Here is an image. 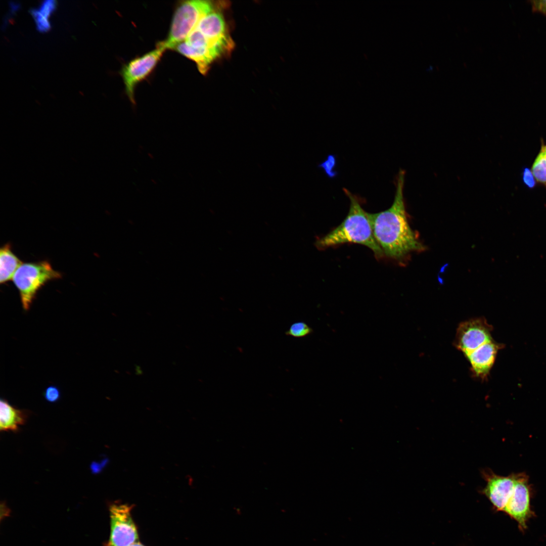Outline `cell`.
I'll use <instances>...</instances> for the list:
<instances>
[{
	"label": "cell",
	"mask_w": 546,
	"mask_h": 546,
	"mask_svg": "<svg viewBox=\"0 0 546 546\" xmlns=\"http://www.w3.org/2000/svg\"><path fill=\"white\" fill-rule=\"evenodd\" d=\"M405 171L400 169L395 178V194L387 209L369 213L373 234L384 255L401 261L412 252H421L426 247L410 225L403 189Z\"/></svg>",
	"instance_id": "obj_1"
},
{
	"label": "cell",
	"mask_w": 546,
	"mask_h": 546,
	"mask_svg": "<svg viewBox=\"0 0 546 546\" xmlns=\"http://www.w3.org/2000/svg\"><path fill=\"white\" fill-rule=\"evenodd\" d=\"M343 191L350 200L348 213L339 225L317 240L316 247L325 249L345 243L358 244L369 248L377 258L383 257L373 234L369 213L362 207L361 198L345 188Z\"/></svg>",
	"instance_id": "obj_2"
},
{
	"label": "cell",
	"mask_w": 546,
	"mask_h": 546,
	"mask_svg": "<svg viewBox=\"0 0 546 546\" xmlns=\"http://www.w3.org/2000/svg\"><path fill=\"white\" fill-rule=\"evenodd\" d=\"M214 8L208 1H187L180 4L174 12L167 37L162 41L165 48L174 50L184 41L200 20Z\"/></svg>",
	"instance_id": "obj_3"
},
{
	"label": "cell",
	"mask_w": 546,
	"mask_h": 546,
	"mask_svg": "<svg viewBox=\"0 0 546 546\" xmlns=\"http://www.w3.org/2000/svg\"><path fill=\"white\" fill-rule=\"evenodd\" d=\"M61 278V274L47 261L22 263L12 280L19 291L23 309H29L37 292L46 283Z\"/></svg>",
	"instance_id": "obj_4"
},
{
	"label": "cell",
	"mask_w": 546,
	"mask_h": 546,
	"mask_svg": "<svg viewBox=\"0 0 546 546\" xmlns=\"http://www.w3.org/2000/svg\"><path fill=\"white\" fill-rule=\"evenodd\" d=\"M166 49L162 41L152 51L129 61L122 67L120 74L129 101L135 104L134 90L136 85L153 71Z\"/></svg>",
	"instance_id": "obj_5"
},
{
	"label": "cell",
	"mask_w": 546,
	"mask_h": 546,
	"mask_svg": "<svg viewBox=\"0 0 546 546\" xmlns=\"http://www.w3.org/2000/svg\"><path fill=\"white\" fill-rule=\"evenodd\" d=\"M531 491L528 476L524 473H517L513 491L503 511L517 523L522 532L527 529L529 519L534 516L530 504Z\"/></svg>",
	"instance_id": "obj_6"
},
{
	"label": "cell",
	"mask_w": 546,
	"mask_h": 546,
	"mask_svg": "<svg viewBox=\"0 0 546 546\" xmlns=\"http://www.w3.org/2000/svg\"><path fill=\"white\" fill-rule=\"evenodd\" d=\"M132 508L125 504L110 506L111 531L106 546H130L139 541L137 529L131 516Z\"/></svg>",
	"instance_id": "obj_7"
},
{
	"label": "cell",
	"mask_w": 546,
	"mask_h": 546,
	"mask_svg": "<svg viewBox=\"0 0 546 546\" xmlns=\"http://www.w3.org/2000/svg\"><path fill=\"white\" fill-rule=\"evenodd\" d=\"M492 341L490 327L481 317L461 322L457 329L453 345L464 356Z\"/></svg>",
	"instance_id": "obj_8"
},
{
	"label": "cell",
	"mask_w": 546,
	"mask_h": 546,
	"mask_svg": "<svg viewBox=\"0 0 546 546\" xmlns=\"http://www.w3.org/2000/svg\"><path fill=\"white\" fill-rule=\"evenodd\" d=\"M482 474L486 481L482 493L489 499L495 510L503 512L513 491L517 473L500 476L487 470H483Z\"/></svg>",
	"instance_id": "obj_9"
},
{
	"label": "cell",
	"mask_w": 546,
	"mask_h": 546,
	"mask_svg": "<svg viewBox=\"0 0 546 546\" xmlns=\"http://www.w3.org/2000/svg\"><path fill=\"white\" fill-rule=\"evenodd\" d=\"M498 349V345L491 341L465 356L470 364V371L474 378L480 380L486 379Z\"/></svg>",
	"instance_id": "obj_10"
},
{
	"label": "cell",
	"mask_w": 546,
	"mask_h": 546,
	"mask_svg": "<svg viewBox=\"0 0 546 546\" xmlns=\"http://www.w3.org/2000/svg\"><path fill=\"white\" fill-rule=\"evenodd\" d=\"M195 28L205 37L212 40H232L227 32L226 24L221 14L214 10L204 16Z\"/></svg>",
	"instance_id": "obj_11"
},
{
	"label": "cell",
	"mask_w": 546,
	"mask_h": 546,
	"mask_svg": "<svg viewBox=\"0 0 546 546\" xmlns=\"http://www.w3.org/2000/svg\"><path fill=\"white\" fill-rule=\"evenodd\" d=\"M27 417V413L25 411L14 407L5 399H1V431H17L19 426L25 423Z\"/></svg>",
	"instance_id": "obj_12"
},
{
	"label": "cell",
	"mask_w": 546,
	"mask_h": 546,
	"mask_svg": "<svg viewBox=\"0 0 546 546\" xmlns=\"http://www.w3.org/2000/svg\"><path fill=\"white\" fill-rule=\"evenodd\" d=\"M22 261L13 252L11 245L7 244L0 249V283L4 284L12 279Z\"/></svg>",
	"instance_id": "obj_13"
},
{
	"label": "cell",
	"mask_w": 546,
	"mask_h": 546,
	"mask_svg": "<svg viewBox=\"0 0 546 546\" xmlns=\"http://www.w3.org/2000/svg\"><path fill=\"white\" fill-rule=\"evenodd\" d=\"M546 145L541 141L540 150L532 165L531 171L535 180L546 187Z\"/></svg>",
	"instance_id": "obj_14"
},
{
	"label": "cell",
	"mask_w": 546,
	"mask_h": 546,
	"mask_svg": "<svg viewBox=\"0 0 546 546\" xmlns=\"http://www.w3.org/2000/svg\"><path fill=\"white\" fill-rule=\"evenodd\" d=\"M313 332V329L304 322H297L292 324L285 334L297 338H304Z\"/></svg>",
	"instance_id": "obj_15"
},
{
	"label": "cell",
	"mask_w": 546,
	"mask_h": 546,
	"mask_svg": "<svg viewBox=\"0 0 546 546\" xmlns=\"http://www.w3.org/2000/svg\"><path fill=\"white\" fill-rule=\"evenodd\" d=\"M29 13L35 22L37 30L44 32L50 30L51 26L48 18L44 17L38 9H31L29 10Z\"/></svg>",
	"instance_id": "obj_16"
},
{
	"label": "cell",
	"mask_w": 546,
	"mask_h": 546,
	"mask_svg": "<svg viewBox=\"0 0 546 546\" xmlns=\"http://www.w3.org/2000/svg\"><path fill=\"white\" fill-rule=\"evenodd\" d=\"M43 396L46 400L54 403L58 401L61 397L59 389L55 386H50L44 391Z\"/></svg>",
	"instance_id": "obj_17"
},
{
	"label": "cell",
	"mask_w": 546,
	"mask_h": 546,
	"mask_svg": "<svg viewBox=\"0 0 546 546\" xmlns=\"http://www.w3.org/2000/svg\"><path fill=\"white\" fill-rule=\"evenodd\" d=\"M56 6V2L55 1H43L38 10L44 17L48 18L50 15L55 9Z\"/></svg>",
	"instance_id": "obj_18"
},
{
	"label": "cell",
	"mask_w": 546,
	"mask_h": 546,
	"mask_svg": "<svg viewBox=\"0 0 546 546\" xmlns=\"http://www.w3.org/2000/svg\"><path fill=\"white\" fill-rule=\"evenodd\" d=\"M522 180L524 185L529 189H533L536 186V180L531 170L527 167L523 169Z\"/></svg>",
	"instance_id": "obj_19"
},
{
	"label": "cell",
	"mask_w": 546,
	"mask_h": 546,
	"mask_svg": "<svg viewBox=\"0 0 546 546\" xmlns=\"http://www.w3.org/2000/svg\"><path fill=\"white\" fill-rule=\"evenodd\" d=\"M530 3L534 10L546 15V0L532 1Z\"/></svg>",
	"instance_id": "obj_20"
},
{
	"label": "cell",
	"mask_w": 546,
	"mask_h": 546,
	"mask_svg": "<svg viewBox=\"0 0 546 546\" xmlns=\"http://www.w3.org/2000/svg\"><path fill=\"white\" fill-rule=\"evenodd\" d=\"M107 463L106 460H103L100 463L93 462L90 465V469L93 474H98L101 472L103 467Z\"/></svg>",
	"instance_id": "obj_21"
},
{
	"label": "cell",
	"mask_w": 546,
	"mask_h": 546,
	"mask_svg": "<svg viewBox=\"0 0 546 546\" xmlns=\"http://www.w3.org/2000/svg\"><path fill=\"white\" fill-rule=\"evenodd\" d=\"M130 546H145V545H144L143 544L140 543L139 541H138V542H136L133 543L132 544L130 545Z\"/></svg>",
	"instance_id": "obj_22"
},
{
	"label": "cell",
	"mask_w": 546,
	"mask_h": 546,
	"mask_svg": "<svg viewBox=\"0 0 546 546\" xmlns=\"http://www.w3.org/2000/svg\"><path fill=\"white\" fill-rule=\"evenodd\" d=\"M545 152H546V149H545Z\"/></svg>",
	"instance_id": "obj_23"
}]
</instances>
